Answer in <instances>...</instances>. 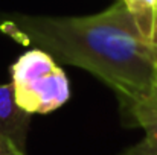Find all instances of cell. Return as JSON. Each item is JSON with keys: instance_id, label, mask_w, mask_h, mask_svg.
Listing matches in <instances>:
<instances>
[{"instance_id": "obj_8", "label": "cell", "mask_w": 157, "mask_h": 155, "mask_svg": "<svg viewBox=\"0 0 157 155\" xmlns=\"http://www.w3.org/2000/svg\"><path fill=\"white\" fill-rule=\"evenodd\" d=\"M154 90H157V59L156 65H154Z\"/></svg>"}, {"instance_id": "obj_5", "label": "cell", "mask_w": 157, "mask_h": 155, "mask_svg": "<svg viewBox=\"0 0 157 155\" xmlns=\"http://www.w3.org/2000/svg\"><path fill=\"white\" fill-rule=\"evenodd\" d=\"M121 2L134 17L144 35L153 41L157 21V0H121Z\"/></svg>"}, {"instance_id": "obj_7", "label": "cell", "mask_w": 157, "mask_h": 155, "mask_svg": "<svg viewBox=\"0 0 157 155\" xmlns=\"http://www.w3.org/2000/svg\"><path fill=\"white\" fill-rule=\"evenodd\" d=\"M117 155H157V151H150V149L144 148L140 143H137L134 146L127 148L125 151H122L121 154H117Z\"/></svg>"}, {"instance_id": "obj_1", "label": "cell", "mask_w": 157, "mask_h": 155, "mask_svg": "<svg viewBox=\"0 0 157 155\" xmlns=\"http://www.w3.org/2000/svg\"><path fill=\"white\" fill-rule=\"evenodd\" d=\"M9 26L18 40L95 75L116 93L122 113L154 90L157 44L121 0L92 15L20 17Z\"/></svg>"}, {"instance_id": "obj_3", "label": "cell", "mask_w": 157, "mask_h": 155, "mask_svg": "<svg viewBox=\"0 0 157 155\" xmlns=\"http://www.w3.org/2000/svg\"><path fill=\"white\" fill-rule=\"evenodd\" d=\"M31 116L18 106L11 82L0 84V135L9 138L21 151L26 148Z\"/></svg>"}, {"instance_id": "obj_4", "label": "cell", "mask_w": 157, "mask_h": 155, "mask_svg": "<svg viewBox=\"0 0 157 155\" xmlns=\"http://www.w3.org/2000/svg\"><path fill=\"white\" fill-rule=\"evenodd\" d=\"M124 116L130 117L133 125L145 131V137L139 143L150 151H157V103L148 96L131 103L124 111Z\"/></svg>"}, {"instance_id": "obj_9", "label": "cell", "mask_w": 157, "mask_h": 155, "mask_svg": "<svg viewBox=\"0 0 157 155\" xmlns=\"http://www.w3.org/2000/svg\"><path fill=\"white\" fill-rule=\"evenodd\" d=\"M150 98H151V99H153V101L157 103V90H153V93L150 94Z\"/></svg>"}, {"instance_id": "obj_6", "label": "cell", "mask_w": 157, "mask_h": 155, "mask_svg": "<svg viewBox=\"0 0 157 155\" xmlns=\"http://www.w3.org/2000/svg\"><path fill=\"white\" fill-rule=\"evenodd\" d=\"M0 155H25V151L15 146L9 138L0 135Z\"/></svg>"}, {"instance_id": "obj_10", "label": "cell", "mask_w": 157, "mask_h": 155, "mask_svg": "<svg viewBox=\"0 0 157 155\" xmlns=\"http://www.w3.org/2000/svg\"><path fill=\"white\" fill-rule=\"evenodd\" d=\"M153 41H154V44H157V21H156V29H154V35H153Z\"/></svg>"}, {"instance_id": "obj_2", "label": "cell", "mask_w": 157, "mask_h": 155, "mask_svg": "<svg viewBox=\"0 0 157 155\" xmlns=\"http://www.w3.org/2000/svg\"><path fill=\"white\" fill-rule=\"evenodd\" d=\"M14 96L29 114H48L70 99V84L64 70L48 52L31 49L11 67Z\"/></svg>"}]
</instances>
